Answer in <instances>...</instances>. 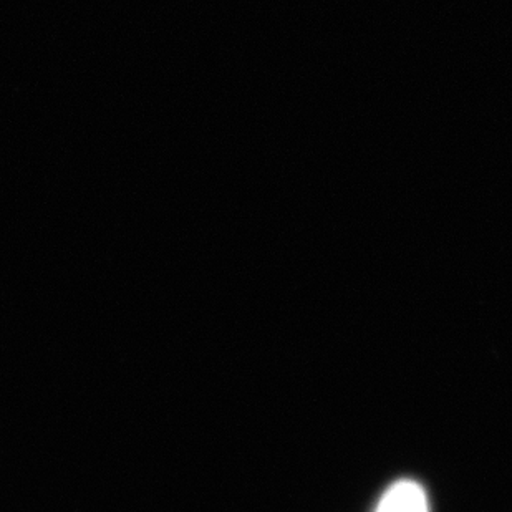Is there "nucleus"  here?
Wrapping results in <instances>:
<instances>
[{
  "label": "nucleus",
  "instance_id": "1",
  "mask_svg": "<svg viewBox=\"0 0 512 512\" xmlns=\"http://www.w3.org/2000/svg\"><path fill=\"white\" fill-rule=\"evenodd\" d=\"M375 512H428V499L420 484L403 479L387 489Z\"/></svg>",
  "mask_w": 512,
  "mask_h": 512
}]
</instances>
